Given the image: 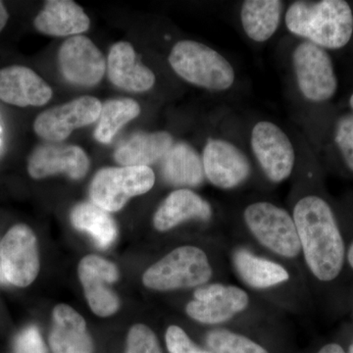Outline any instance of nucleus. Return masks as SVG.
<instances>
[{
	"label": "nucleus",
	"mask_w": 353,
	"mask_h": 353,
	"mask_svg": "<svg viewBox=\"0 0 353 353\" xmlns=\"http://www.w3.org/2000/svg\"><path fill=\"white\" fill-rule=\"evenodd\" d=\"M108 72L111 83L128 92H148L157 80L152 70L139 61L134 48L127 41H120L111 48Z\"/></svg>",
	"instance_id": "obj_17"
},
{
	"label": "nucleus",
	"mask_w": 353,
	"mask_h": 353,
	"mask_svg": "<svg viewBox=\"0 0 353 353\" xmlns=\"http://www.w3.org/2000/svg\"><path fill=\"white\" fill-rule=\"evenodd\" d=\"M141 114V106L130 99H111L102 105L94 138L101 143L112 141L121 128Z\"/></svg>",
	"instance_id": "obj_26"
},
{
	"label": "nucleus",
	"mask_w": 353,
	"mask_h": 353,
	"mask_svg": "<svg viewBox=\"0 0 353 353\" xmlns=\"http://www.w3.org/2000/svg\"><path fill=\"white\" fill-rule=\"evenodd\" d=\"M58 62L62 75L73 85L94 87L106 70L101 51L87 37H70L60 46Z\"/></svg>",
	"instance_id": "obj_13"
},
{
	"label": "nucleus",
	"mask_w": 353,
	"mask_h": 353,
	"mask_svg": "<svg viewBox=\"0 0 353 353\" xmlns=\"http://www.w3.org/2000/svg\"><path fill=\"white\" fill-rule=\"evenodd\" d=\"M166 345L170 353H211L194 345L185 332L175 325L167 330Z\"/></svg>",
	"instance_id": "obj_30"
},
{
	"label": "nucleus",
	"mask_w": 353,
	"mask_h": 353,
	"mask_svg": "<svg viewBox=\"0 0 353 353\" xmlns=\"http://www.w3.org/2000/svg\"><path fill=\"white\" fill-rule=\"evenodd\" d=\"M234 264L243 282L253 289H268L290 280L289 272L282 265L256 256L248 250H236Z\"/></svg>",
	"instance_id": "obj_24"
},
{
	"label": "nucleus",
	"mask_w": 353,
	"mask_h": 353,
	"mask_svg": "<svg viewBox=\"0 0 353 353\" xmlns=\"http://www.w3.org/2000/svg\"><path fill=\"white\" fill-rule=\"evenodd\" d=\"M204 175L214 187L233 190L252 175V167L245 152L225 138H209L201 153Z\"/></svg>",
	"instance_id": "obj_9"
},
{
	"label": "nucleus",
	"mask_w": 353,
	"mask_h": 353,
	"mask_svg": "<svg viewBox=\"0 0 353 353\" xmlns=\"http://www.w3.org/2000/svg\"><path fill=\"white\" fill-rule=\"evenodd\" d=\"M71 221L74 227L85 232L101 248H108L117 238V227L108 211L94 203H81L73 209Z\"/></svg>",
	"instance_id": "obj_25"
},
{
	"label": "nucleus",
	"mask_w": 353,
	"mask_h": 353,
	"mask_svg": "<svg viewBox=\"0 0 353 353\" xmlns=\"http://www.w3.org/2000/svg\"><path fill=\"white\" fill-rule=\"evenodd\" d=\"M212 274L206 253L196 246L185 245L150 266L143 274V282L148 289L168 292L201 287Z\"/></svg>",
	"instance_id": "obj_4"
},
{
	"label": "nucleus",
	"mask_w": 353,
	"mask_h": 353,
	"mask_svg": "<svg viewBox=\"0 0 353 353\" xmlns=\"http://www.w3.org/2000/svg\"><path fill=\"white\" fill-rule=\"evenodd\" d=\"M2 130L1 127H0V134H1ZM0 143H1V138H0Z\"/></svg>",
	"instance_id": "obj_38"
},
{
	"label": "nucleus",
	"mask_w": 353,
	"mask_h": 353,
	"mask_svg": "<svg viewBox=\"0 0 353 353\" xmlns=\"http://www.w3.org/2000/svg\"><path fill=\"white\" fill-rule=\"evenodd\" d=\"M90 159L80 146L48 143L37 148L28 163V172L34 179L64 173L74 180L87 175Z\"/></svg>",
	"instance_id": "obj_15"
},
{
	"label": "nucleus",
	"mask_w": 353,
	"mask_h": 353,
	"mask_svg": "<svg viewBox=\"0 0 353 353\" xmlns=\"http://www.w3.org/2000/svg\"><path fill=\"white\" fill-rule=\"evenodd\" d=\"M127 353H162L152 330L143 324L134 325L128 336Z\"/></svg>",
	"instance_id": "obj_29"
},
{
	"label": "nucleus",
	"mask_w": 353,
	"mask_h": 353,
	"mask_svg": "<svg viewBox=\"0 0 353 353\" xmlns=\"http://www.w3.org/2000/svg\"><path fill=\"white\" fill-rule=\"evenodd\" d=\"M250 304L245 290L236 285L211 284L194 292V299L187 305V313L202 324H221L243 312Z\"/></svg>",
	"instance_id": "obj_12"
},
{
	"label": "nucleus",
	"mask_w": 353,
	"mask_h": 353,
	"mask_svg": "<svg viewBox=\"0 0 353 353\" xmlns=\"http://www.w3.org/2000/svg\"><path fill=\"white\" fill-rule=\"evenodd\" d=\"M252 236L264 248L285 259H296L301 246L294 218L285 209L269 201L252 202L243 211Z\"/></svg>",
	"instance_id": "obj_6"
},
{
	"label": "nucleus",
	"mask_w": 353,
	"mask_h": 353,
	"mask_svg": "<svg viewBox=\"0 0 353 353\" xmlns=\"http://www.w3.org/2000/svg\"><path fill=\"white\" fill-rule=\"evenodd\" d=\"M210 204L189 189L172 192L158 208L153 217V224L160 232L173 229L185 221H208L212 217Z\"/></svg>",
	"instance_id": "obj_18"
},
{
	"label": "nucleus",
	"mask_w": 353,
	"mask_h": 353,
	"mask_svg": "<svg viewBox=\"0 0 353 353\" xmlns=\"http://www.w3.org/2000/svg\"><path fill=\"white\" fill-rule=\"evenodd\" d=\"M170 132H137L118 146L114 157L124 167H150L161 162L174 145Z\"/></svg>",
	"instance_id": "obj_19"
},
{
	"label": "nucleus",
	"mask_w": 353,
	"mask_h": 353,
	"mask_svg": "<svg viewBox=\"0 0 353 353\" xmlns=\"http://www.w3.org/2000/svg\"><path fill=\"white\" fill-rule=\"evenodd\" d=\"M288 31L326 50L347 46L353 36V11L345 0L292 2L285 10Z\"/></svg>",
	"instance_id": "obj_2"
},
{
	"label": "nucleus",
	"mask_w": 353,
	"mask_h": 353,
	"mask_svg": "<svg viewBox=\"0 0 353 353\" xmlns=\"http://www.w3.org/2000/svg\"><path fill=\"white\" fill-rule=\"evenodd\" d=\"M16 353H48L41 334L36 327L25 329L15 341Z\"/></svg>",
	"instance_id": "obj_31"
},
{
	"label": "nucleus",
	"mask_w": 353,
	"mask_h": 353,
	"mask_svg": "<svg viewBox=\"0 0 353 353\" xmlns=\"http://www.w3.org/2000/svg\"><path fill=\"white\" fill-rule=\"evenodd\" d=\"M50 343L54 353L92 352V341L85 320L66 304H59L53 311Z\"/></svg>",
	"instance_id": "obj_21"
},
{
	"label": "nucleus",
	"mask_w": 353,
	"mask_h": 353,
	"mask_svg": "<svg viewBox=\"0 0 353 353\" xmlns=\"http://www.w3.org/2000/svg\"><path fill=\"white\" fill-rule=\"evenodd\" d=\"M206 341L212 353H269L250 339L228 330L211 331Z\"/></svg>",
	"instance_id": "obj_27"
},
{
	"label": "nucleus",
	"mask_w": 353,
	"mask_h": 353,
	"mask_svg": "<svg viewBox=\"0 0 353 353\" xmlns=\"http://www.w3.org/2000/svg\"><path fill=\"white\" fill-rule=\"evenodd\" d=\"M79 276L85 297L95 314L108 317L119 308V299L109 285L117 281L118 270L108 260L88 255L79 265Z\"/></svg>",
	"instance_id": "obj_14"
},
{
	"label": "nucleus",
	"mask_w": 353,
	"mask_h": 353,
	"mask_svg": "<svg viewBox=\"0 0 353 353\" xmlns=\"http://www.w3.org/2000/svg\"><path fill=\"white\" fill-rule=\"evenodd\" d=\"M292 66L299 94L306 101L320 104L333 99L339 80L328 50L301 41L292 50Z\"/></svg>",
	"instance_id": "obj_5"
},
{
	"label": "nucleus",
	"mask_w": 353,
	"mask_h": 353,
	"mask_svg": "<svg viewBox=\"0 0 353 353\" xmlns=\"http://www.w3.org/2000/svg\"><path fill=\"white\" fill-rule=\"evenodd\" d=\"M292 218L309 270L322 282L334 280L343 269L345 250L333 209L321 196L307 194L294 204Z\"/></svg>",
	"instance_id": "obj_1"
},
{
	"label": "nucleus",
	"mask_w": 353,
	"mask_h": 353,
	"mask_svg": "<svg viewBox=\"0 0 353 353\" xmlns=\"http://www.w3.org/2000/svg\"><path fill=\"white\" fill-rule=\"evenodd\" d=\"M348 353H353V343L352 345H350V350H348Z\"/></svg>",
	"instance_id": "obj_37"
},
{
	"label": "nucleus",
	"mask_w": 353,
	"mask_h": 353,
	"mask_svg": "<svg viewBox=\"0 0 353 353\" xmlns=\"http://www.w3.org/2000/svg\"><path fill=\"white\" fill-rule=\"evenodd\" d=\"M102 104L97 97H82L39 114L34 121L36 134L51 143H60L74 130L99 119Z\"/></svg>",
	"instance_id": "obj_11"
},
{
	"label": "nucleus",
	"mask_w": 353,
	"mask_h": 353,
	"mask_svg": "<svg viewBox=\"0 0 353 353\" xmlns=\"http://www.w3.org/2000/svg\"><path fill=\"white\" fill-rule=\"evenodd\" d=\"M250 150L260 169L272 183L284 182L296 165L294 146L290 137L276 123L261 120L253 125Z\"/></svg>",
	"instance_id": "obj_8"
},
{
	"label": "nucleus",
	"mask_w": 353,
	"mask_h": 353,
	"mask_svg": "<svg viewBox=\"0 0 353 353\" xmlns=\"http://www.w3.org/2000/svg\"><path fill=\"white\" fill-rule=\"evenodd\" d=\"M6 282V279L3 277V274H2L1 270V265H0V283H4Z\"/></svg>",
	"instance_id": "obj_36"
},
{
	"label": "nucleus",
	"mask_w": 353,
	"mask_h": 353,
	"mask_svg": "<svg viewBox=\"0 0 353 353\" xmlns=\"http://www.w3.org/2000/svg\"><path fill=\"white\" fill-rule=\"evenodd\" d=\"M333 141L348 170L353 173V112L341 114L334 122Z\"/></svg>",
	"instance_id": "obj_28"
},
{
	"label": "nucleus",
	"mask_w": 353,
	"mask_h": 353,
	"mask_svg": "<svg viewBox=\"0 0 353 353\" xmlns=\"http://www.w3.org/2000/svg\"><path fill=\"white\" fill-rule=\"evenodd\" d=\"M7 20H8V13H7L6 8L4 7L3 3L0 1V32L6 27Z\"/></svg>",
	"instance_id": "obj_33"
},
{
	"label": "nucleus",
	"mask_w": 353,
	"mask_h": 353,
	"mask_svg": "<svg viewBox=\"0 0 353 353\" xmlns=\"http://www.w3.org/2000/svg\"><path fill=\"white\" fill-rule=\"evenodd\" d=\"M168 61L183 81L210 92H226L236 82L231 62L219 51L199 41H178L172 48Z\"/></svg>",
	"instance_id": "obj_3"
},
{
	"label": "nucleus",
	"mask_w": 353,
	"mask_h": 353,
	"mask_svg": "<svg viewBox=\"0 0 353 353\" xmlns=\"http://www.w3.org/2000/svg\"><path fill=\"white\" fill-rule=\"evenodd\" d=\"M283 14L285 3L281 0H245L241 6V27L250 41L266 43L277 32Z\"/></svg>",
	"instance_id": "obj_22"
},
{
	"label": "nucleus",
	"mask_w": 353,
	"mask_h": 353,
	"mask_svg": "<svg viewBox=\"0 0 353 353\" xmlns=\"http://www.w3.org/2000/svg\"><path fill=\"white\" fill-rule=\"evenodd\" d=\"M348 103H350V110L353 112V92L350 94V99H348Z\"/></svg>",
	"instance_id": "obj_35"
},
{
	"label": "nucleus",
	"mask_w": 353,
	"mask_h": 353,
	"mask_svg": "<svg viewBox=\"0 0 353 353\" xmlns=\"http://www.w3.org/2000/svg\"><path fill=\"white\" fill-rule=\"evenodd\" d=\"M154 183L155 174L150 167H109L94 176L90 199L103 210L116 212L132 197L150 192Z\"/></svg>",
	"instance_id": "obj_7"
},
{
	"label": "nucleus",
	"mask_w": 353,
	"mask_h": 353,
	"mask_svg": "<svg viewBox=\"0 0 353 353\" xmlns=\"http://www.w3.org/2000/svg\"><path fill=\"white\" fill-rule=\"evenodd\" d=\"M52 97L48 83L32 70L10 66L0 70V99L12 105L41 106Z\"/></svg>",
	"instance_id": "obj_16"
},
{
	"label": "nucleus",
	"mask_w": 353,
	"mask_h": 353,
	"mask_svg": "<svg viewBox=\"0 0 353 353\" xmlns=\"http://www.w3.org/2000/svg\"><path fill=\"white\" fill-rule=\"evenodd\" d=\"M347 260L348 263H350V266H352V268L353 269V241L352 245H350V248H348Z\"/></svg>",
	"instance_id": "obj_34"
},
{
	"label": "nucleus",
	"mask_w": 353,
	"mask_h": 353,
	"mask_svg": "<svg viewBox=\"0 0 353 353\" xmlns=\"http://www.w3.org/2000/svg\"><path fill=\"white\" fill-rule=\"evenodd\" d=\"M161 174L167 183L178 187H197L203 182L201 154L189 143H175L161 161Z\"/></svg>",
	"instance_id": "obj_23"
},
{
	"label": "nucleus",
	"mask_w": 353,
	"mask_h": 353,
	"mask_svg": "<svg viewBox=\"0 0 353 353\" xmlns=\"http://www.w3.org/2000/svg\"><path fill=\"white\" fill-rule=\"evenodd\" d=\"M318 353H345L343 348L341 345H336V343H329V345H325Z\"/></svg>",
	"instance_id": "obj_32"
},
{
	"label": "nucleus",
	"mask_w": 353,
	"mask_h": 353,
	"mask_svg": "<svg viewBox=\"0 0 353 353\" xmlns=\"http://www.w3.org/2000/svg\"><path fill=\"white\" fill-rule=\"evenodd\" d=\"M41 34L52 37L78 36L87 32L90 20L82 7L71 0H50L34 21Z\"/></svg>",
	"instance_id": "obj_20"
},
{
	"label": "nucleus",
	"mask_w": 353,
	"mask_h": 353,
	"mask_svg": "<svg viewBox=\"0 0 353 353\" xmlns=\"http://www.w3.org/2000/svg\"><path fill=\"white\" fill-rule=\"evenodd\" d=\"M0 265L7 282L17 287L31 285L39 270L38 245L29 227L17 225L0 243Z\"/></svg>",
	"instance_id": "obj_10"
}]
</instances>
